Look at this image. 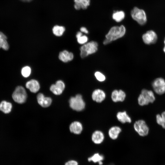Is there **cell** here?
I'll list each match as a JSON object with an SVG mask.
<instances>
[{
    "label": "cell",
    "mask_w": 165,
    "mask_h": 165,
    "mask_svg": "<svg viewBox=\"0 0 165 165\" xmlns=\"http://www.w3.org/2000/svg\"><path fill=\"white\" fill-rule=\"evenodd\" d=\"M126 31L125 28L123 25L113 26L106 35V38L111 42L123 37L125 35Z\"/></svg>",
    "instance_id": "6da1fadb"
},
{
    "label": "cell",
    "mask_w": 165,
    "mask_h": 165,
    "mask_svg": "<svg viewBox=\"0 0 165 165\" xmlns=\"http://www.w3.org/2000/svg\"><path fill=\"white\" fill-rule=\"evenodd\" d=\"M155 100V97L153 91L146 89H142L138 97V104L143 106L150 103H153Z\"/></svg>",
    "instance_id": "7a4b0ae2"
},
{
    "label": "cell",
    "mask_w": 165,
    "mask_h": 165,
    "mask_svg": "<svg viewBox=\"0 0 165 165\" xmlns=\"http://www.w3.org/2000/svg\"><path fill=\"white\" fill-rule=\"evenodd\" d=\"M98 43L94 41H91L83 44L80 50L81 57L84 58L89 55L96 53L98 50Z\"/></svg>",
    "instance_id": "3957f363"
},
{
    "label": "cell",
    "mask_w": 165,
    "mask_h": 165,
    "mask_svg": "<svg viewBox=\"0 0 165 165\" xmlns=\"http://www.w3.org/2000/svg\"><path fill=\"white\" fill-rule=\"evenodd\" d=\"M131 15L133 20L141 25H145L147 21L145 11L137 7H134L131 11Z\"/></svg>",
    "instance_id": "277c9868"
},
{
    "label": "cell",
    "mask_w": 165,
    "mask_h": 165,
    "mask_svg": "<svg viewBox=\"0 0 165 165\" xmlns=\"http://www.w3.org/2000/svg\"><path fill=\"white\" fill-rule=\"evenodd\" d=\"M70 107L77 111H81L83 110L85 106V103L82 96L77 94L75 97L70 98L69 100Z\"/></svg>",
    "instance_id": "5b68a950"
},
{
    "label": "cell",
    "mask_w": 165,
    "mask_h": 165,
    "mask_svg": "<svg viewBox=\"0 0 165 165\" xmlns=\"http://www.w3.org/2000/svg\"><path fill=\"white\" fill-rule=\"evenodd\" d=\"M13 100L19 104L24 103L27 98V94L25 89L22 86H17L12 95Z\"/></svg>",
    "instance_id": "8992f818"
},
{
    "label": "cell",
    "mask_w": 165,
    "mask_h": 165,
    "mask_svg": "<svg viewBox=\"0 0 165 165\" xmlns=\"http://www.w3.org/2000/svg\"><path fill=\"white\" fill-rule=\"evenodd\" d=\"M134 127L135 130L141 136L144 137L148 134L149 128L143 120L136 121L134 124Z\"/></svg>",
    "instance_id": "52a82bcc"
},
{
    "label": "cell",
    "mask_w": 165,
    "mask_h": 165,
    "mask_svg": "<svg viewBox=\"0 0 165 165\" xmlns=\"http://www.w3.org/2000/svg\"><path fill=\"white\" fill-rule=\"evenodd\" d=\"M154 91L157 94L162 95L165 93V80L163 78L155 79L152 83Z\"/></svg>",
    "instance_id": "ba28073f"
},
{
    "label": "cell",
    "mask_w": 165,
    "mask_h": 165,
    "mask_svg": "<svg viewBox=\"0 0 165 165\" xmlns=\"http://www.w3.org/2000/svg\"><path fill=\"white\" fill-rule=\"evenodd\" d=\"M158 36L156 33L153 31H147L142 36V39L144 42L147 45L155 43L157 40Z\"/></svg>",
    "instance_id": "9c48e42d"
},
{
    "label": "cell",
    "mask_w": 165,
    "mask_h": 165,
    "mask_svg": "<svg viewBox=\"0 0 165 165\" xmlns=\"http://www.w3.org/2000/svg\"><path fill=\"white\" fill-rule=\"evenodd\" d=\"M65 88L64 82L61 80L57 81L55 84L52 85L50 88V90L54 94L60 95L64 90Z\"/></svg>",
    "instance_id": "30bf717a"
},
{
    "label": "cell",
    "mask_w": 165,
    "mask_h": 165,
    "mask_svg": "<svg viewBox=\"0 0 165 165\" xmlns=\"http://www.w3.org/2000/svg\"><path fill=\"white\" fill-rule=\"evenodd\" d=\"M126 97L125 93L123 90H114L111 94V98L112 101L115 102L123 101Z\"/></svg>",
    "instance_id": "8fae6325"
},
{
    "label": "cell",
    "mask_w": 165,
    "mask_h": 165,
    "mask_svg": "<svg viewBox=\"0 0 165 165\" xmlns=\"http://www.w3.org/2000/svg\"><path fill=\"white\" fill-rule=\"evenodd\" d=\"M106 97L105 92L100 89L94 90L92 93V98L93 101L97 103H101L103 101Z\"/></svg>",
    "instance_id": "7c38bea8"
},
{
    "label": "cell",
    "mask_w": 165,
    "mask_h": 165,
    "mask_svg": "<svg viewBox=\"0 0 165 165\" xmlns=\"http://www.w3.org/2000/svg\"><path fill=\"white\" fill-rule=\"evenodd\" d=\"M37 98L38 103L43 107L46 108L49 106L52 103L50 97H45L43 94L41 93L38 94Z\"/></svg>",
    "instance_id": "4fadbf2b"
},
{
    "label": "cell",
    "mask_w": 165,
    "mask_h": 165,
    "mask_svg": "<svg viewBox=\"0 0 165 165\" xmlns=\"http://www.w3.org/2000/svg\"><path fill=\"white\" fill-rule=\"evenodd\" d=\"M26 87L31 92L36 93L40 89V85L37 80L35 79H31L26 83Z\"/></svg>",
    "instance_id": "5bb4252c"
},
{
    "label": "cell",
    "mask_w": 165,
    "mask_h": 165,
    "mask_svg": "<svg viewBox=\"0 0 165 165\" xmlns=\"http://www.w3.org/2000/svg\"><path fill=\"white\" fill-rule=\"evenodd\" d=\"M58 57L60 60L66 63L72 61L74 58V55L72 52L64 50L60 52Z\"/></svg>",
    "instance_id": "9a60e30c"
},
{
    "label": "cell",
    "mask_w": 165,
    "mask_h": 165,
    "mask_svg": "<svg viewBox=\"0 0 165 165\" xmlns=\"http://www.w3.org/2000/svg\"><path fill=\"white\" fill-rule=\"evenodd\" d=\"M82 128L81 123L77 121L72 123L69 127L71 132L76 134H80L82 132Z\"/></svg>",
    "instance_id": "2e32d148"
},
{
    "label": "cell",
    "mask_w": 165,
    "mask_h": 165,
    "mask_svg": "<svg viewBox=\"0 0 165 165\" xmlns=\"http://www.w3.org/2000/svg\"><path fill=\"white\" fill-rule=\"evenodd\" d=\"M104 136L101 131L97 130L95 131L92 135V140L94 143L97 144H101L104 141Z\"/></svg>",
    "instance_id": "e0dca14e"
},
{
    "label": "cell",
    "mask_w": 165,
    "mask_h": 165,
    "mask_svg": "<svg viewBox=\"0 0 165 165\" xmlns=\"http://www.w3.org/2000/svg\"><path fill=\"white\" fill-rule=\"evenodd\" d=\"M90 0H74L75 2L74 7L76 10H79L81 9H86L89 6Z\"/></svg>",
    "instance_id": "ac0fdd59"
},
{
    "label": "cell",
    "mask_w": 165,
    "mask_h": 165,
    "mask_svg": "<svg viewBox=\"0 0 165 165\" xmlns=\"http://www.w3.org/2000/svg\"><path fill=\"white\" fill-rule=\"evenodd\" d=\"M116 117L118 121L123 123H130L131 122L130 117L126 111L118 112L117 114Z\"/></svg>",
    "instance_id": "d6986e66"
},
{
    "label": "cell",
    "mask_w": 165,
    "mask_h": 165,
    "mask_svg": "<svg viewBox=\"0 0 165 165\" xmlns=\"http://www.w3.org/2000/svg\"><path fill=\"white\" fill-rule=\"evenodd\" d=\"M121 129L118 126H115L111 127L109 130L108 134L109 137L113 140L116 139L121 132Z\"/></svg>",
    "instance_id": "ffe728a7"
},
{
    "label": "cell",
    "mask_w": 165,
    "mask_h": 165,
    "mask_svg": "<svg viewBox=\"0 0 165 165\" xmlns=\"http://www.w3.org/2000/svg\"><path fill=\"white\" fill-rule=\"evenodd\" d=\"M12 108V105L9 102L3 101L0 103V110L5 114L10 113Z\"/></svg>",
    "instance_id": "44dd1931"
},
{
    "label": "cell",
    "mask_w": 165,
    "mask_h": 165,
    "mask_svg": "<svg viewBox=\"0 0 165 165\" xmlns=\"http://www.w3.org/2000/svg\"><path fill=\"white\" fill-rule=\"evenodd\" d=\"M6 36L2 32L0 31V48L7 50L9 49V45L7 41Z\"/></svg>",
    "instance_id": "7402d4cb"
},
{
    "label": "cell",
    "mask_w": 165,
    "mask_h": 165,
    "mask_svg": "<svg viewBox=\"0 0 165 165\" xmlns=\"http://www.w3.org/2000/svg\"><path fill=\"white\" fill-rule=\"evenodd\" d=\"M104 159V156L98 153L94 154L88 159L89 161H92L95 163H98L100 165L103 164L102 161Z\"/></svg>",
    "instance_id": "603a6c76"
},
{
    "label": "cell",
    "mask_w": 165,
    "mask_h": 165,
    "mask_svg": "<svg viewBox=\"0 0 165 165\" xmlns=\"http://www.w3.org/2000/svg\"><path fill=\"white\" fill-rule=\"evenodd\" d=\"M125 14L122 11H117L114 12L112 15L113 20L117 22L122 21L124 18Z\"/></svg>",
    "instance_id": "cb8c5ba5"
},
{
    "label": "cell",
    "mask_w": 165,
    "mask_h": 165,
    "mask_svg": "<svg viewBox=\"0 0 165 165\" xmlns=\"http://www.w3.org/2000/svg\"><path fill=\"white\" fill-rule=\"evenodd\" d=\"M156 119L157 123L165 129V111L163 112L161 115L157 114Z\"/></svg>",
    "instance_id": "d4e9b609"
},
{
    "label": "cell",
    "mask_w": 165,
    "mask_h": 165,
    "mask_svg": "<svg viewBox=\"0 0 165 165\" xmlns=\"http://www.w3.org/2000/svg\"><path fill=\"white\" fill-rule=\"evenodd\" d=\"M53 32L57 36H61L65 31V28L62 26H55L52 29Z\"/></svg>",
    "instance_id": "484cf974"
},
{
    "label": "cell",
    "mask_w": 165,
    "mask_h": 165,
    "mask_svg": "<svg viewBox=\"0 0 165 165\" xmlns=\"http://www.w3.org/2000/svg\"><path fill=\"white\" fill-rule=\"evenodd\" d=\"M31 68L29 66H25L23 67L21 70V73L22 76L25 77H28L31 73Z\"/></svg>",
    "instance_id": "4316f807"
},
{
    "label": "cell",
    "mask_w": 165,
    "mask_h": 165,
    "mask_svg": "<svg viewBox=\"0 0 165 165\" xmlns=\"http://www.w3.org/2000/svg\"><path fill=\"white\" fill-rule=\"evenodd\" d=\"M94 75L97 80L100 82L104 81L106 79L105 75L100 72H96Z\"/></svg>",
    "instance_id": "83f0119b"
},
{
    "label": "cell",
    "mask_w": 165,
    "mask_h": 165,
    "mask_svg": "<svg viewBox=\"0 0 165 165\" xmlns=\"http://www.w3.org/2000/svg\"><path fill=\"white\" fill-rule=\"evenodd\" d=\"M78 42L80 44H84L86 43L88 40V38L86 35H83L77 38Z\"/></svg>",
    "instance_id": "f1b7e54d"
},
{
    "label": "cell",
    "mask_w": 165,
    "mask_h": 165,
    "mask_svg": "<svg viewBox=\"0 0 165 165\" xmlns=\"http://www.w3.org/2000/svg\"><path fill=\"white\" fill-rule=\"evenodd\" d=\"M78 164L77 161L73 160H69L65 164V165H78Z\"/></svg>",
    "instance_id": "f546056e"
},
{
    "label": "cell",
    "mask_w": 165,
    "mask_h": 165,
    "mask_svg": "<svg viewBox=\"0 0 165 165\" xmlns=\"http://www.w3.org/2000/svg\"><path fill=\"white\" fill-rule=\"evenodd\" d=\"M80 30L82 32H83L86 34H88V31L86 28L85 27H82L80 28Z\"/></svg>",
    "instance_id": "4dcf8cb0"
},
{
    "label": "cell",
    "mask_w": 165,
    "mask_h": 165,
    "mask_svg": "<svg viewBox=\"0 0 165 165\" xmlns=\"http://www.w3.org/2000/svg\"><path fill=\"white\" fill-rule=\"evenodd\" d=\"M111 42L108 39L105 38L104 41L103 43L104 45H107L111 43Z\"/></svg>",
    "instance_id": "1f68e13d"
},
{
    "label": "cell",
    "mask_w": 165,
    "mask_h": 165,
    "mask_svg": "<svg viewBox=\"0 0 165 165\" xmlns=\"http://www.w3.org/2000/svg\"><path fill=\"white\" fill-rule=\"evenodd\" d=\"M82 35V33L81 31H78L77 32L76 35V38H78L79 37H80Z\"/></svg>",
    "instance_id": "d6a6232c"
},
{
    "label": "cell",
    "mask_w": 165,
    "mask_h": 165,
    "mask_svg": "<svg viewBox=\"0 0 165 165\" xmlns=\"http://www.w3.org/2000/svg\"><path fill=\"white\" fill-rule=\"evenodd\" d=\"M21 1L24 2H30L32 1V0H20Z\"/></svg>",
    "instance_id": "836d02e7"
},
{
    "label": "cell",
    "mask_w": 165,
    "mask_h": 165,
    "mask_svg": "<svg viewBox=\"0 0 165 165\" xmlns=\"http://www.w3.org/2000/svg\"><path fill=\"white\" fill-rule=\"evenodd\" d=\"M164 46L163 48V52L165 53V38L164 41Z\"/></svg>",
    "instance_id": "e575fe53"
}]
</instances>
